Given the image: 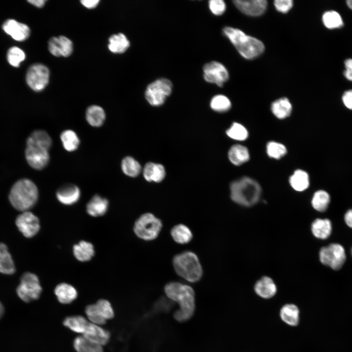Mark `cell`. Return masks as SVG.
<instances>
[{"label":"cell","instance_id":"cell-1","mask_svg":"<svg viewBox=\"0 0 352 352\" xmlns=\"http://www.w3.org/2000/svg\"><path fill=\"white\" fill-rule=\"evenodd\" d=\"M164 291L170 299L179 304V309L174 314L176 320L181 322L191 318L195 309V295L192 287L179 282H172L165 285Z\"/></svg>","mask_w":352,"mask_h":352},{"label":"cell","instance_id":"cell-2","mask_svg":"<svg viewBox=\"0 0 352 352\" xmlns=\"http://www.w3.org/2000/svg\"><path fill=\"white\" fill-rule=\"evenodd\" d=\"M38 190L31 180L23 178L12 186L9 195L11 204L17 210L25 212L33 207L38 198Z\"/></svg>","mask_w":352,"mask_h":352},{"label":"cell","instance_id":"cell-3","mask_svg":"<svg viewBox=\"0 0 352 352\" xmlns=\"http://www.w3.org/2000/svg\"><path fill=\"white\" fill-rule=\"evenodd\" d=\"M223 32L240 54L245 59L256 58L264 50V46L261 41L246 35L238 29L225 27Z\"/></svg>","mask_w":352,"mask_h":352},{"label":"cell","instance_id":"cell-4","mask_svg":"<svg viewBox=\"0 0 352 352\" xmlns=\"http://www.w3.org/2000/svg\"><path fill=\"white\" fill-rule=\"evenodd\" d=\"M173 265L176 274L189 282H197L202 278V266L198 256L192 251H185L176 255Z\"/></svg>","mask_w":352,"mask_h":352},{"label":"cell","instance_id":"cell-5","mask_svg":"<svg viewBox=\"0 0 352 352\" xmlns=\"http://www.w3.org/2000/svg\"><path fill=\"white\" fill-rule=\"evenodd\" d=\"M231 198L236 203L245 206H252L260 199L261 188L255 180L244 177L230 185Z\"/></svg>","mask_w":352,"mask_h":352},{"label":"cell","instance_id":"cell-6","mask_svg":"<svg viewBox=\"0 0 352 352\" xmlns=\"http://www.w3.org/2000/svg\"><path fill=\"white\" fill-rule=\"evenodd\" d=\"M162 227L161 220L154 214L147 213L141 215L135 221L133 231L140 239L146 241L155 239Z\"/></svg>","mask_w":352,"mask_h":352},{"label":"cell","instance_id":"cell-7","mask_svg":"<svg viewBox=\"0 0 352 352\" xmlns=\"http://www.w3.org/2000/svg\"><path fill=\"white\" fill-rule=\"evenodd\" d=\"M172 88V83L169 79H158L147 87L145 92V98L152 106H160L171 94Z\"/></svg>","mask_w":352,"mask_h":352},{"label":"cell","instance_id":"cell-8","mask_svg":"<svg viewBox=\"0 0 352 352\" xmlns=\"http://www.w3.org/2000/svg\"><path fill=\"white\" fill-rule=\"evenodd\" d=\"M42 291L38 277L35 274L26 272L22 275L17 292L23 301L28 303L38 299Z\"/></svg>","mask_w":352,"mask_h":352},{"label":"cell","instance_id":"cell-9","mask_svg":"<svg viewBox=\"0 0 352 352\" xmlns=\"http://www.w3.org/2000/svg\"><path fill=\"white\" fill-rule=\"evenodd\" d=\"M320 262L334 270H338L344 264L346 253L344 247L338 243H331L323 247L320 250Z\"/></svg>","mask_w":352,"mask_h":352},{"label":"cell","instance_id":"cell-10","mask_svg":"<svg viewBox=\"0 0 352 352\" xmlns=\"http://www.w3.org/2000/svg\"><path fill=\"white\" fill-rule=\"evenodd\" d=\"M49 76V70L47 67L41 64H36L28 68L26 75V81L32 90L40 91L48 85Z\"/></svg>","mask_w":352,"mask_h":352},{"label":"cell","instance_id":"cell-11","mask_svg":"<svg viewBox=\"0 0 352 352\" xmlns=\"http://www.w3.org/2000/svg\"><path fill=\"white\" fill-rule=\"evenodd\" d=\"M203 71L204 79L207 82L215 84L220 87H222L229 78L227 69L218 62L212 61L205 64Z\"/></svg>","mask_w":352,"mask_h":352},{"label":"cell","instance_id":"cell-12","mask_svg":"<svg viewBox=\"0 0 352 352\" xmlns=\"http://www.w3.org/2000/svg\"><path fill=\"white\" fill-rule=\"evenodd\" d=\"M16 224L22 234L28 238L35 236L40 228L39 219L28 211L23 212L17 217Z\"/></svg>","mask_w":352,"mask_h":352},{"label":"cell","instance_id":"cell-13","mask_svg":"<svg viewBox=\"0 0 352 352\" xmlns=\"http://www.w3.org/2000/svg\"><path fill=\"white\" fill-rule=\"evenodd\" d=\"M49 150L33 146H26L25 155L27 162L33 168L40 170L48 164L50 156Z\"/></svg>","mask_w":352,"mask_h":352},{"label":"cell","instance_id":"cell-14","mask_svg":"<svg viewBox=\"0 0 352 352\" xmlns=\"http://www.w3.org/2000/svg\"><path fill=\"white\" fill-rule=\"evenodd\" d=\"M73 48L72 41L65 36L52 37L48 42L49 51L56 57H68L72 53Z\"/></svg>","mask_w":352,"mask_h":352},{"label":"cell","instance_id":"cell-15","mask_svg":"<svg viewBox=\"0 0 352 352\" xmlns=\"http://www.w3.org/2000/svg\"><path fill=\"white\" fill-rule=\"evenodd\" d=\"M2 29L13 39L20 42L27 39L30 33V30L27 25L13 19L5 21L2 25Z\"/></svg>","mask_w":352,"mask_h":352},{"label":"cell","instance_id":"cell-16","mask_svg":"<svg viewBox=\"0 0 352 352\" xmlns=\"http://www.w3.org/2000/svg\"><path fill=\"white\" fill-rule=\"evenodd\" d=\"M233 2L241 12L252 16L262 15L265 11L267 6V1L265 0H236Z\"/></svg>","mask_w":352,"mask_h":352},{"label":"cell","instance_id":"cell-17","mask_svg":"<svg viewBox=\"0 0 352 352\" xmlns=\"http://www.w3.org/2000/svg\"><path fill=\"white\" fill-rule=\"evenodd\" d=\"M56 197L61 203L70 205L76 203L81 196L80 190L73 184H65L60 186L56 192Z\"/></svg>","mask_w":352,"mask_h":352},{"label":"cell","instance_id":"cell-18","mask_svg":"<svg viewBox=\"0 0 352 352\" xmlns=\"http://www.w3.org/2000/svg\"><path fill=\"white\" fill-rule=\"evenodd\" d=\"M83 335L90 341L102 346L106 345L110 338V333L108 330L89 322Z\"/></svg>","mask_w":352,"mask_h":352},{"label":"cell","instance_id":"cell-19","mask_svg":"<svg viewBox=\"0 0 352 352\" xmlns=\"http://www.w3.org/2000/svg\"><path fill=\"white\" fill-rule=\"evenodd\" d=\"M277 286L273 280L267 276L263 277L254 286L256 293L264 299L273 297L277 292Z\"/></svg>","mask_w":352,"mask_h":352},{"label":"cell","instance_id":"cell-20","mask_svg":"<svg viewBox=\"0 0 352 352\" xmlns=\"http://www.w3.org/2000/svg\"><path fill=\"white\" fill-rule=\"evenodd\" d=\"M108 207L109 201L107 198L95 195L88 202L86 210L88 215L96 217L104 215Z\"/></svg>","mask_w":352,"mask_h":352},{"label":"cell","instance_id":"cell-21","mask_svg":"<svg viewBox=\"0 0 352 352\" xmlns=\"http://www.w3.org/2000/svg\"><path fill=\"white\" fill-rule=\"evenodd\" d=\"M54 293L58 301L63 304H68L74 301L78 296L76 289L71 285L65 283L58 285Z\"/></svg>","mask_w":352,"mask_h":352},{"label":"cell","instance_id":"cell-22","mask_svg":"<svg viewBox=\"0 0 352 352\" xmlns=\"http://www.w3.org/2000/svg\"><path fill=\"white\" fill-rule=\"evenodd\" d=\"M52 139L47 132L37 130L32 132L26 141V146H33L49 150L52 145Z\"/></svg>","mask_w":352,"mask_h":352},{"label":"cell","instance_id":"cell-23","mask_svg":"<svg viewBox=\"0 0 352 352\" xmlns=\"http://www.w3.org/2000/svg\"><path fill=\"white\" fill-rule=\"evenodd\" d=\"M299 313L297 306L293 304H287L283 306L281 308L280 316L286 324L294 327L299 324Z\"/></svg>","mask_w":352,"mask_h":352},{"label":"cell","instance_id":"cell-24","mask_svg":"<svg viewBox=\"0 0 352 352\" xmlns=\"http://www.w3.org/2000/svg\"><path fill=\"white\" fill-rule=\"evenodd\" d=\"M130 43L122 33L113 34L109 38L108 47L113 53H123L130 47Z\"/></svg>","mask_w":352,"mask_h":352},{"label":"cell","instance_id":"cell-25","mask_svg":"<svg viewBox=\"0 0 352 352\" xmlns=\"http://www.w3.org/2000/svg\"><path fill=\"white\" fill-rule=\"evenodd\" d=\"M86 119L88 123L94 127L101 126L106 119V113L104 109L98 105L88 107L86 112Z\"/></svg>","mask_w":352,"mask_h":352},{"label":"cell","instance_id":"cell-26","mask_svg":"<svg viewBox=\"0 0 352 352\" xmlns=\"http://www.w3.org/2000/svg\"><path fill=\"white\" fill-rule=\"evenodd\" d=\"M143 176L148 181L159 182L164 178L165 171L161 164L149 162L144 168Z\"/></svg>","mask_w":352,"mask_h":352},{"label":"cell","instance_id":"cell-27","mask_svg":"<svg viewBox=\"0 0 352 352\" xmlns=\"http://www.w3.org/2000/svg\"><path fill=\"white\" fill-rule=\"evenodd\" d=\"M311 229L313 235L317 238L326 239L330 235L332 225L327 219H317L311 224Z\"/></svg>","mask_w":352,"mask_h":352},{"label":"cell","instance_id":"cell-28","mask_svg":"<svg viewBox=\"0 0 352 352\" xmlns=\"http://www.w3.org/2000/svg\"><path fill=\"white\" fill-rule=\"evenodd\" d=\"M75 257L80 262L89 261L94 255L93 245L90 242L82 241L73 247Z\"/></svg>","mask_w":352,"mask_h":352},{"label":"cell","instance_id":"cell-29","mask_svg":"<svg viewBox=\"0 0 352 352\" xmlns=\"http://www.w3.org/2000/svg\"><path fill=\"white\" fill-rule=\"evenodd\" d=\"M170 234L176 242L181 244L189 243L193 238L191 230L187 226L182 223L174 226L171 230Z\"/></svg>","mask_w":352,"mask_h":352},{"label":"cell","instance_id":"cell-30","mask_svg":"<svg viewBox=\"0 0 352 352\" xmlns=\"http://www.w3.org/2000/svg\"><path fill=\"white\" fill-rule=\"evenodd\" d=\"M15 271V264L7 246L3 243H0V272L12 274Z\"/></svg>","mask_w":352,"mask_h":352},{"label":"cell","instance_id":"cell-31","mask_svg":"<svg viewBox=\"0 0 352 352\" xmlns=\"http://www.w3.org/2000/svg\"><path fill=\"white\" fill-rule=\"evenodd\" d=\"M230 161L235 165H240L247 161L249 154L247 149L241 145L232 146L228 152Z\"/></svg>","mask_w":352,"mask_h":352},{"label":"cell","instance_id":"cell-32","mask_svg":"<svg viewBox=\"0 0 352 352\" xmlns=\"http://www.w3.org/2000/svg\"><path fill=\"white\" fill-rule=\"evenodd\" d=\"M87 319L81 315L66 317L63 321V325L72 331L83 334L88 324Z\"/></svg>","mask_w":352,"mask_h":352},{"label":"cell","instance_id":"cell-33","mask_svg":"<svg viewBox=\"0 0 352 352\" xmlns=\"http://www.w3.org/2000/svg\"><path fill=\"white\" fill-rule=\"evenodd\" d=\"M271 109L275 116L279 119H284L290 114L292 106L288 99L282 98L273 102Z\"/></svg>","mask_w":352,"mask_h":352},{"label":"cell","instance_id":"cell-34","mask_svg":"<svg viewBox=\"0 0 352 352\" xmlns=\"http://www.w3.org/2000/svg\"><path fill=\"white\" fill-rule=\"evenodd\" d=\"M289 182L292 187L297 191H303L309 186L308 174L301 170H298L290 177Z\"/></svg>","mask_w":352,"mask_h":352},{"label":"cell","instance_id":"cell-35","mask_svg":"<svg viewBox=\"0 0 352 352\" xmlns=\"http://www.w3.org/2000/svg\"><path fill=\"white\" fill-rule=\"evenodd\" d=\"M73 346L77 352H103L102 346L90 341L83 336L75 338Z\"/></svg>","mask_w":352,"mask_h":352},{"label":"cell","instance_id":"cell-36","mask_svg":"<svg viewBox=\"0 0 352 352\" xmlns=\"http://www.w3.org/2000/svg\"><path fill=\"white\" fill-rule=\"evenodd\" d=\"M60 139L64 149L68 152L75 151L80 144L77 134L71 130L63 131L60 135Z\"/></svg>","mask_w":352,"mask_h":352},{"label":"cell","instance_id":"cell-37","mask_svg":"<svg viewBox=\"0 0 352 352\" xmlns=\"http://www.w3.org/2000/svg\"><path fill=\"white\" fill-rule=\"evenodd\" d=\"M330 201L329 194L325 191H316L312 198L311 204L312 207L319 212L325 211L328 207Z\"/></svg>","mask_w":352,"mask_h":352},{"label":"cell","instance_id":"cell-38","mask_svg":"<svg viewBox=\"0 0 352 352\" xmlns=\"http://www.w3.org/2000/svg\"><path fill=\"white\" fill-rule=\"evenodd\" d=\"M121 168L125 175L131 177L137 176L141 169L140 164L133 158L129 156L122 160Z\"/></svg>","mask_w":352,"mask_h":352},{"label":"cell","instance_id":"cell-39","mask_svg":"<svg viewBox=\"0 0 352 352\" xmlns=\"http://www.w3.org/2000/svg\"><path fill=\"white\" fill-rule=\"evenodd\" d=\"M322 21L325 26L329 29L341 27L343 24L341 16L334 11L326 12L323 15Z\"/></svg>","mask_w":352,"mask_h":352},{"label":"cell","instance_id":"cell-40","mask_svg":"<svg viewBox=\"0 0 352 352\" xmlns=\"http://www.w3.org/2000/svg\"><path fill=\"white\" fill-rule=\"evenodd\" d=\"M231 106L229 99L221 94L214 96L210 102V107L218 112H225L229 110Z\"/></svg>","mask_w":352,"mask_h":352},{"label":"cell","instance_id":"cell-41","mask_svg":"<svg viewBox=\"0 0 352 352\" xmlns=\"http://www.w3.org/2000/svg\"><path fill=\"white\" fill-rule=\"evenodd\" d=\"M25 58V55L23 51L17 46L11 47L7 52V61L14 67H18Z\"/></svg>","mask_w":352,"mask_h":352},{"label":"cell","instance_id":"cell-42","mask_svg":"<svg viewBox=\"0 0 352 352\" xmlns=\"http://www.w3.org/2000/svg\"><path fill=\"white\" fill-rule=\"evenodd\" d=\"M226 133L230 138L237 140H244L248 136L247 130L238 123H234L227 130Z\"/></svg>","mask_w":352,"mask_h":352},{"label":"cell","instance_id":"cell-43","mask_svg":"<svg viewBox=\"0 0 352 352\" xmlns=\"http://www.w3.org/2000/svg\"><path fill=\"white\" fill-rule=\"evenodd\" d=\"M85 312L88 320L93 324L102 325L106 323L107 320L100 314L95 304L87 306Z\"/></svg>","mask_w":352,"mask_h":352},{"label":"cell","instance_id":"cell-44","mask_svg":"<svg viewBox=\"0 0 352 352\" xmlns=\"http://www.w3.org/2000/svg\"><path fill=\"white\" fill-rule=\"evenodd\" d=\"M266 149L269 156L275 159L281 158L286 153V149L284 145L274 141L268 143Z\"/></svg>","mask_w":352,"mask_h":352},{"label":"cell","instance_id":"cell-45","mask_svg":"<svg viewBox=\"0 0 352 352\" xmlns=\"http://www.w3.org/2000/svg\"><path fill=\"white\" fill-rule=\"evenodd\" d=\"M100 314L106 320L114 317V311L109 301L105 299H100L95 304Z\"/></svg>","mask_w":352,"mask_h":352},{"label":"cell","instance_id":"cell-46","mask_svg":"<svg viewBox=\"0 0 352 352\" xmlns=\"http://www.w3.org/2000/svg\"><path fill=\"white\" fill-rule=\"evenodd\" d=\"M208 5L210 11L215 15H222L226 9L225 3L222 0H211Z\"/></svg>","mask_w":352,"mask_h":352},{"label":"cell","instance_id":"cell-47","mask_svg":"<svg viewBox=\"0 0 352 352\" xmlns=\"http://www.w3.org/2000/svg\"><path fill=\"white\" fill-rule=\"evenodd\" d=\"M274 5L278 11L286 13L292 7L293 1L291 0H276L274 1Z\"/></svg>","mask_w":352,"mask_h":352},{"label":"cell","instance_id":"cell-48","mask_svg":"<svg viewBox=\"0 0 352 352\" xmlns=\"http://www.w3.org/2000/svg\"><path fill=\"white\" fill-rule=\"evenodd\" d=\"M342 101L346 107L352 110V89L344 92L342 96Z\"/></svg>","mask_w":352,"mask_h":352},{"label":"cell","instance_id":"cell-49","mask_svg":"<svg viewBox=\"0 0 352 352\" xmlns=\"http://www.w3.org/2000/svg\"><path fill=\"white\" fill-rule=\"evenodd\" d=\"M346 69L344 72L345 77L352 81V59H347L345 62Z\"/></svg>","mask_w":352,"mask_h":352},{"label":"cell","instance_id":"cell-50","mask_svg":"<svg viewBox=\"0 0 352 352\" xmlns=\"http://www.w3.org/2000/svg\"><path fill=\"white\" fill-rule=\"evenodd\" d=\"M82 4L85 7L91 9L96 7L100 0H82L80 1Z\"/></svg>","mask_w":352,"mask_h":352},{"label":"cell","instance_id":"cell-51","mask_svg":"<svg viewBox=\"0 0 352 352\" xmlns=\"http://www.w3.org/2000/svg\"><path fill=\"white\" fill-rule=\"evenodd\" d=\"M344 220L347 225L352 228V209L348 210L346 213Z\"/></svg>","mask_w":352,"mask_h":352},{"label":"cell","instance_id":"cell-52","mask_svg":"<svg viewBox=\"0 0 352 352\" xmlns=\"http://www.w3.org/2000/svg\"><path fill=\"white\" fill-rule=\"evenodd\" d=\"M31 4L38 8H41L44 6L45 4V0H28Z\"/></svg>","mask_w":352,"mask_h":352},{"label":"cell","instance_id":"cell-53","mask_svg":"<svg viewBox=\"0 0 352 352\" xmlns=\"http://www.w3.org/2000/svg\"><path fill=\"white\" fill-rule=\"evenodd\" d=\"M3 307L2 305V304L0 303V318L2 316L3 313Z\"/></svg>","mask_w":352,"mask_h":352},{"label":"cell","instance_id":"cell-54","mask_svg":"<svg viewBox=\"0 0 352 352\" xmlns=\"http://www.w3.org/2000/svg\"><path fill=\"white\" fill-rule=\"evenodd\" d=\"M348 6L352 9V0H349L347 1Z\"/></svg>","mask_w":352,"mask_h":352},{"label":"cell","instance_id":"cell-55","mask_svg":"<svg viewBox=\"0 0 352 352\" xmlns=\"http://www.w3.org/2000/svg\"></svg>","mask_w":352,"mask_h":352}]
</instances>
